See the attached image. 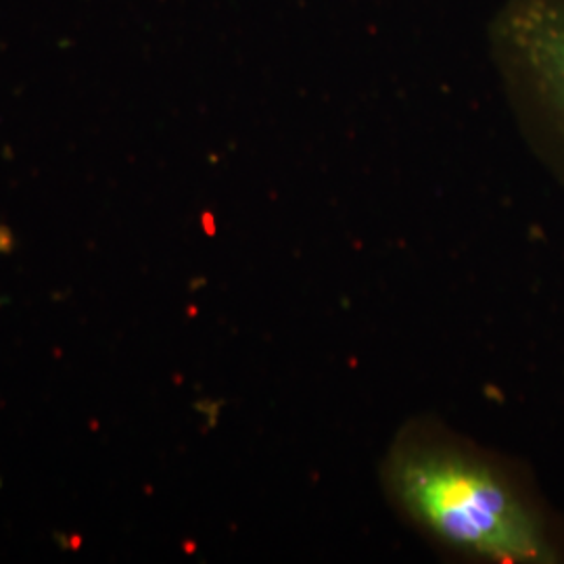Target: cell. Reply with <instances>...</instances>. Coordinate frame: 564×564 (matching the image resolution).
I'll use <instances>...</instances> for the list:
<instances>
[{"instance_id": "6da1fadb", "label": "cell", "mask_w": 564, "mask_h": 564, "mask_svg": "<svg viewBox=\"0 0 564 564\" xmlns=\"http://www.w3.org/2000/svg\"><path fill=\"white\" fill-rule=\"evenodd\" d=\"M389 487L424 533L460 554L502 564L561 561L540 508L481 456L408 445L389 464Z\"/></svg>"}, {"instance_id": "7a4b0ae2", "label": "cell", "mask_w": 564, "mask_h": 564, "mask_svg": "<svg viewBox=\"0 0 564 564\" xmlns=\"http://www.w3.org/2000/svg\"><path fill=\"white\" fill-rule=\"evenodd\" d=\"M496 39L517 101L564 163V0H510Z\"/></svg>"}, {"instance_id": "3957f363", "label": "cell", "mask_w": 564, "mask_h": 564, "mask_svg": "<svg viewBox=\"0 0 564 564\" xmlns=\"http://www.w3.org/2000/svg\"><path fill=\"white\" fill-rule=\"evenodd\" d=\"M15 247H18V242H15L13 232L7 226H0V256L11 253Z\"/></svg>"}]
</instances>
